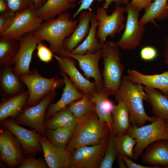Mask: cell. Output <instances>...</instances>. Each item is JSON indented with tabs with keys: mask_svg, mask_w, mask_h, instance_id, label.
Listing matches in <instances>:
<instances>
[{
	"mask_svg": "<svg viewBox=\"0 0 168 168\" xmlns=\"http://www.w3.org/2000/svg\"><path fill=\"white\" fill-rule=\"evenodd\" d=\"M40 142L45 161L49 168H69L70 152L55 147L45 136L41 135Z\"/></svg>",
	"mask_w": 168,
	"mask_h": 168,
	"instance_id": "obj_19",
	"label": "cell"
},
{
	"mask_svg": "<svg viewBox=\"0 0 168 168\" xmlns=\"http://www.w3.org/2000/svg\"><path fill=\"white\" fill-rule=\"evenodd\" d=\"M42 41L35 36L33 32L27 33L20 38L19 49L10 63L17 75H26L31 72L30 66L33 53L38 44Z\"/></svg>",
	"mask_w": 168,
	"mask_h": 168,
	"instance_id": "obj_14",
	"label": "cell"
},
{
	"mask_svg": "<svg viewBox=\"0 0 168 168\" xmlns=\"http://www.w3.org/2000/svg\"><path fill=\"white\" fill-rule=\"evenodd\" d=\"M92 95L85 94L80 99L72 102L67 107L77 119H83L96 112V105L92 100Z\"/></svg>",
	"mask_w": 168,
	"mask_h": 168,
	"instance_id": "obj_31",
	"label": "cell"
},
{
	"mask_svg": "<svg viewBox=\"0 0 168 168\" xmlns=\"http://www.w3.org/2000/svg\"><path fill=\"white\" fill-rule=\"evenodd\" d=\"M165 120L156 117L154 121L150 124L140 127L131 125L127 133L137 141L133 150V160H137L145 149L154 142L160 140L168 141V132L165 129Z\"/></svg>",
	"mask_w": 168,
	"mask_h": 168,
	"instance_id": "obj_5",
	"label": "cell"
},
{
	"mask_svg": "<svg viewBox=\"0 0 168 168\" xmlns=\"http://www.w3.org/2000/svg\"><path fill=\"white\" fill-rule=\"evenodd\" d=\"M125 77L131 82L149 88L157 89L165 95L168 94V71L155 75H146L133 69H129Z\"/></svg>",
	"mask_w": 168,
	"mask_h": 168,
	"instance_id": "obj_22",
	"label": "cell"
},
{
	"mask_svg": "<svg viewBox=\"0 0 168 168\" xmlns=\"http://www.w3.org/2000/svg\"><path fill=\"white\" fill-rule=\"evenodd\" d=\"M34 5L36 10L43 6L47 0H33Z\"/></svg>",
	"mask_w": 168,
	"mask_h": 168,
	"instance_id": "obj_47",
	"label": "cell"
},
{
	"mask_svg": "<svg viewBox=\"0 0 168 168\" xmlns=\"http://www.w3.org/2000/svg\"><path fill=\"white\" fill-rule=\"evenodd\" d=\"M115 142L118 153L133 159V147L136 140L127 133L116 135Z\"/></svg>",
	"mask_w": 168,
	"mask_h": 168,
	"instance_id": "obj_34",
	"label": "cell"
},
{
	"mask_svg": "<svg viewBox=\"0 0 168 168\" xmlns=\"http://www.w3.org/2000/svg\"><path fill=\"white\" fill-rule=\"evenodd\" d=\"M71 15L65 12L42 23L33 32L34 35L49 44V48L57 56H63L65 51L63 43L70 36L77 26L78 20L71 19Z\"/></svg>",
	"mask_w": 168,
	"mask_h": 168,
	"instance_id": "obj_2",
	"label": "cell"
},
{
	"mask_svg": "<svg viewBox=\"0 0 168 168\" xmlns=\"http://www.w3.org/2000/svg\"><path fill=\"white\" fill-rule=\"evenodd\" d=\"M115 101L124 100L129 112V119L132 126L140 127L146 121L151 123L156 117L149 116L146 113L143 105L145 93L143 86L133 83L125 76L123 77L119 89L114 96Z\"/></svg>",
	"mask_w": 168,
	"mask_h": 168,
	"instance_id": "obj_3",
	"label": "cell"
},
{
	"mask_svg": "<svg viewBox=\"0 0 168 168\" xmlns=\"http://www.w3.org/2000/svg\"><path fill=\"white\" fill-rule=\"evenodd\" d=\"M36 49V56L41 61L47 63L51 61L54 54L50 48L40 41L38 44Z\"/></svg>",
	"mask_w": 168,
	"mask_h": 168,
	"instance_id": "obj_38",
	"label": "cell"
},
{
	"mask_svg": "<svg viewBox=\"0 0 168 168\" xmlns=\"http://www.w3.org/2000/svg\"><path fill=\"white\" fill-rule=\"evenodd\" d=\"M59 70L65 72L75 87L84 94H93L96 91L95 82H91L84 77L76 67L77 61L68 57L54 55Z\"/></svg>",
	"mask_w": 168,
	"mask_h": 168,
	"instance_id": "obj_16",
	"label": "cell"
},
{
	"mask_svg": "<svg viewBox=\"0 0 168 168\" xmlns=\"http://www.w3.org/2000/svg\"><path fill=\"white\" fill-rule=\"evenodd\" d=\"M77 128V124L72 126L55 129L46 128V137L56 147L65 150L70 140Z\"/></svg>",
	"mask_w": 168,
	"mask_h": 168,
	"instance_id": "obj_30",
	"label": "cell"
},
{
	"mask_svg": "<svg viewBox=\"0 0 168 168\" xmlns=\"http://www.w3.org/2000/svg\"><path fill=\"white\" fill-rule=\"evenodd\" d=\"M74 58L84 72L87 79L92 78L94 80L96 91L99 92L103 90L104 83L102 76L99 68V62L102 58L101 50L93 54H86L83 55L73 54L66 51L63 56Z\"/></svg>",
	"mask_w": 168,
	"mask_h": 168,
	"instance_id": "obj_15",
	"label": "cell"
},
{
	"mask_svg": "<svg viewBox=\"0 0 168 168\" xmlns=\"http://www.w3.org/2000/svg\"><path fill=\"white\" fill-rule=\"evenodd\" d=\"M75 7V4L68 0H47L43 6L36 10V13L39 17L46 21Z\"/></svg>",
	"mask_w": 168,
	"mask_h": 168,
	"instance_id": "obj_27",
	"label": "cell"
},
{
	"mask_svg": "<svg viewBox=\"0 0 168 168\" xmlns=\"http://www.w3.org/2000/svg\"><path fill=\"white\" fill-rule=\"evenodd\" d=\"M93 13L91 10L81 12L78 16V23L73 33L66 39L63 47L66 51L71 53L86 38L89 32L91 20Z\"/></svg>",
	"mask_w": 168,
	"mask_h": 168,
	"instance_id": "obj_20",
	"label": "cell"
},
{
	"mask_svg": "<svg viewBox=\"0 0 168 168\" xmlns=\"http://www.w3.org/2000/svg\"><path fill=\"white\" fill-rule=\"evenodd\" d=\"M16 14L10 10L1 14L0 35L4 33L11 26L13 21Z\"/></svg>",
	"mask_w": 168,
	"mask_h": 168,
	"instance_id": "obj_40",
	"label": "cell"
},
{
	"mask_svg": "<svg viewBox=\"0 0 168 168\" xmlns=\"http://www.w3.org/2000/svg\"><path fill=\"white\" fill-rule=\"evenodd\" d=\"M165 129L166 131L168 132V120L166 121Z\"/></svg>",
	"mask_w": 168,
	"mask_h": 168,
	"instance_id": "obj_48",
	"label": "cell"
},
{
	"mask_svg": "<svg viewBox=\"0 0 168 168\" xmlns=\"http://www.w3.org/2000/svg\"><path fill=\"white\" fill-rule=\"evenodd\" d=\"M77 119L66 107L54 114L45 121V128L55 129L67 127L77 124Z\"/></svg>",
	"mask_w": 168,
	"mask_h": 168,
	"instance_id": "obj_32",
	"label": "cell"
},
{
	"mask_svg": "<svg viewBox=\"0 0 168 168\" xmlns=\"http://www.w3.org/2000/svg\"><path fill=\"white\" fill-rule=\"evenodd\" d=\"M164 62L168 65V36L166 38L164 46Z\"/></svg>",
	"mask_w": 168,
	"mask_h": 168,
	"instance_id": "obj_44",
	"label": "cell"
},
{
	"mask_svg": "<svg viewBox=\"0 0 168 168\" xmlns=\"http://www.w3.org/2000/svg\"><path fill=\"white\" fill-rule=\"evenodd\" d=\"M69 1L72 3L74 4V3L77 0H68Z\"/></svg>",
	"mask_w": 168,
	"mask_h": 168,
	"instance_id": "obj_50",
	"label": "cell"
},
{
	"mask_svg": "<svg viewBox=\"0 0 168 168\" xmlns=\"http://www.w3.org/2000/svg\"><path fill=\"white\" fill-rule=\"evenodd\" d=\"M60 71L64 80L65 87L60 99L55 103H51L48 106L44 116L45 121L57 112L67 107L72 102L80 99L84 94L75 87L65 72L61 70Z\"/></svg>",
	"mask_w": 168,
	"mask_h": 168,
	"instance_id": "obj_18",
	"label": "cell"
},
{
	"mask_svg": "<svg viewBox=\"0 0 168 168\" xmlns=\"http://www.w3.org/2000/svg\"><path fill=\"white\" fill-rule=\"evenodd\" d=\"M0 122L1 127L9 129L17 138L23 149L25 157L30 154L36 156L43 151L40 142L41 134L34 129H26L15 121L14 118L8 117Z\"/></svg>",
	"mask_w": 168,
	"mask_h": 168,
	"instance_id": "obj_10",
	"label": "cell"
},
{
	"mask_svg": "<svg viewBox=\"0 0 168 168\" xmlns=\"http://www.w3.org/2000/svg\"><path fill=\"white\" fill-rule=\"evenodd\" d=\"M24 155L22 146L16 137L8 129H0V158L9 168L18 167Z\"/></svg>",
	"mask_w": 168,
	"mask_h": 168,
	"instance_id": "obj_13",
	"label": "cell"
},
{
	"mask_svg": "<svg viewBox=\"0 0 168 168\" xmlns=\"http://www.w3.org/2000/svg\"><path fill=\"white\" fill-rule=\"evenodd\" d=\"M29 97L27 89L12 97L2 98L0 104V121L8 117L19 116L26 105Z\"/></svg>",
	"mask_w": 168,
	"mask_h": 168,
	"instance_id": "obj_23",
	"label": "cell"
},
{
	"mask_svg": "<svg viewBox=\"0 0 168 168\" xmlns=\"http://www.w3.org/2000/svg\"><path fill=\"white\" fill-rule=\"evenodd\" d=\"M154 0H132L129 4L133 9L141 11L146 8Z\"/></svg>",
	"mask_w": 168,
	"mask_h": 168,
	"instance_id": "obj_42",
	"label": "cell"
},
{
	"mask_svg": "<svg viewBox=\"0 0 168 168\" xmlns=\"http://www.w3.org/2000/svg\"><path fill=\"white\" fill-rule=\"evenodd\" d=\"M122 157L128 168H156L154 166H143L136 163L129 157L121 155Z\"/></svg>",
	"mask_w": 168,
	"mask_h": 168,
	"instance_id": "obj_43",
	"label": "cell"
},
{
	"mask_svg": "<svg viewBox=\"0 0 168 168\" xmlns=\"http://www.w3.org/2000/svg\"><path fill=\"white\" fill-rule=\"evenodd\" d=\"M90 29L88 35L85 39L71 53L78 55H83L86 54H93L101 50L102 44L99 42L96 37L98 23L95 13H93L91 21Z\"/></svg>",
	"mask_w": 168,
	"mask_h": 168,
	"instance_id": "obj_28",
	"label": "cell"
},
{
	"mask_svg": "<svg viewBox=\"0 0 168 168\" xmlns=\"http://www.w3.org/2000/svg\"><path fill=\"white\" fill-rule=\"evenodd\" d=\"M19 77L28 89L29 97L26 105L28 107L36 105L47 94L65 84L63 78L58 76L45 78L36 69L30 74Z\"/></svg>",
	"mask_w": 168,
	"mask_h": 168,
	"instance_id": "obj_7",
	"label": "cell"
},
{
	"mask_svg": "<svg viewBox=\"0 0 168 168\" xmlns=\"http://www.w3.org/2000/svg\"><path fill=\"white\" fill-rule=\"evenodd\" d=\"M156 49L151 46H146L140 50V54L141 59L145 61H151L155 59L157 56Z\"/></svg>",
	"mask_w": 168,
	"mask_h": 168,
	"instance_id": "obj_41",
	"label": "cell"
},
{
	"mask_svg": "<svg viewBox=\"0 0 168 168\" xmlns=\"http://www.w3.org/2000/svg\"><path fill=\"white\" fill-rule=\"evenodd\" d=\"M118 102L112 112V129L116 135L127 133L131 126L129 110L126 103L124 100H120Z\"/></svg>",
	"mask_w": 168,
	"mask_h": 168,
	"instance_id": "obj_26",
	"label": "cell"
},
{
	"mask_svg": "<svg viewBox=\"0 0 168 168\" xmlns=\"http://www.w3.org/2000/svg\"><path fill=\"white\" fill-rule=\"evenodd\" d=\"M168 0H154L145 9L144 14L139 21V24L144 26L149 22L153 23L156 26L155 20H165L168 17L167 8Z\"/></svg>",
	"mask_w": 168,
	"mask_h": 168,
	"instance_id": "obj_29",
	"label": "cell"
},
{
	"mask_svg": "<svg viewBox=\"0 0 168 168\" xmlns=\"http://www.w3.org/2000/svg\"><path fill=\"white\" fill-rule=\"evenodd\" d=\"M129 0H122L123 4L126 5L129 3Z\"/></svg>",
	"mask_w": 168,
	"mask_h": 168,
	"instance_id": "obj_49",
	"label": "cell"
},
{
	"mask_svg": "<svg viewBox=\"0 0 168 168\" xmlns=\"http://www.w3.org/2000/svg\"><path fill=\"white\" fill-rule=\"evenodd\" d=\"M18 168H49L44 159L41 156L36 159L32 155H28L23 159Z\"/></svg>",
	"mask_w": 168,
	"mask_h": 168,
	"instance_id": "obj_37",
	"label": "cell"
},
{
	"mask_svg": "<svg viewBox=\"0 0 168 168\" xmlns=\"http://www.w3.org/2000/svg\"><path fill=\"white\" fill-rule=\"evenodd\" d=\"M43 21L37 15L36 9L33 5L23 11L16 13L11 26L0 36L19 40L24 35L35 31Z\"/></svg>",
	"mask_w": 168,
	"mask_h": 168,
	"instance_id": "obj_12",
	"label": "cell"
},
{
	"mask_svg": "<svg viewBox=\"0 0 168 168\" xmlns=\"http://www.w3.org/2000/svg\"><path fill=\"white\" fill-rule=\"evenodd\" d=\"M57 94L55 89L47 94L36 105L30 107L26 105L20 114L14 119L21 125L27 126L46 136L44 116L49 105Z\"/></svg>",
	"mask_w": 168,
	"mask_h": 168,
	"instance_id": "obj_8",
	"label": "cell"
},
{
	"mask_svg": "<svg viewBox=\"0 0 168 168\" xmlns=\"http://www.w3.org/2000/svg\"><path fill=\"white\" fill-rule=\"evenodd\" d=\"M115 136L112 128L111 129L106 151L98 168L112 167L118 154L116 147Z\"/></svg>",
	"mask_w": 168,
	"mask_h": 168,
	"instance_id": "obj_35",
	"label": "cell"
},
{
	"mask_svg": "<svg viewBox=\"0 0 168 168\" xmlns=\"http://www.w3.org/2000/svg\"><path fill=\"white\" fill-rule=\"evenodd\" d=\"M142 161L159 168L168 167V141H155L148 146L141 155Z\"/></svg>",
	"mask_w": 168,
	"mask_h": 168,
	"instance_id": "obj_21",
	"label": "cell"
},
{
	"mask_svg": "<svg viewBox=\"0 0 168 168\" xmlns=\"http://www.w3.org/2000/svg\"><path fill=\"white\" fill-rule=\"evenodd\" d=\"M125 8L123 6H116L113 12L110 15L107 13V9L102 6H97L95 13L98 23L96 37L99 42L103 44L108 37L114 38L116 34H120L124 29L125 20L124 16Z\"/></svg>",
	"mask_w": 168,
	"mask_h": 168,
	"instance_id": "obj_6",
	"label": "cell"
},
{
	"mask_svg": "<svg viewBox=\"0 0 168 168\" xmlns=\"http://www.w3.org/2000/svg\"><path fill=\"white\" fill-rule=\"evenodd\" d=\"M166 97H167V98L168 99V94L167 95H166Z\"/></svg>",
	"mask_w": 168,
	"mask_h": 168,
	"instance_id": "obj_51",
	"label": "cell"
},
{
	"mask_svg": "<svg viewBox=\"0 0 168 168\" xmlns=\"http://www.w3.org/2000/svg\"><path fill=\"white\" fill-rule=\"evenodd\" d=\"M145 100L152 107V111L156 117L168 120V99L157 89L143 86Z\"/></svg>",
	"mask_w": 168,
	"mask_h": 168,
	"instance_id": "obj_24",
	"label": "cell"
},
{
	"mask_svg": "<svg viewBox=\"0 0 168 168\" xmlns=\"http://www.w3.org/2000/svg\"><path fill=\"white\" fill-rule=\"evenodd\" d=\"M166 7H167V8L168 9V3H167Z\"/></svg>",
	"mask_w": 168,
	"mask_h": 168,
	"instance_id": "obj_52",
	"label": "cell"
},
{
	"mask_svg": "<svg viewBox=\"0 0 168 168\" xmlns=\"http://www.w3.org/2000/svg\"><path fill=\"white\" fill-rule=\"evenodd\" d=\"M110 132L106 122L93 112L83 119H77L76 129L66 150L70 153L80 147L99 144L108 140Z\"/></svg>",
	"mask_w": 168,
	"mask_h": 168,
	"instance_id": "obj_1",
	"label": "cell"
},
{
	"mask_svg": "<svg viewBox=\"0 0 168 168\" xmlns=\"http://www.w3.org/2000/svg\"><path fill=\"white\" fill-rule=\"evenodd\" d=\"M19 40L0 36V65L10 64L19 49Z\"/></svg>",
	"mask_w": 168,
	"mask_h": 168,
	"instance_id": "obj_33",
	"label": "cell"
},
{
	"mask_svg": "<svg viewBox=\"0 0 168 168\" xmlns=\"http://www.w3.org/2000/svg\"><path fill=\"white\" fill-rule=\"evenodd\" d=\"M119 48L113 40L107 41L101 49L103 64V90L109 96H114L120 87L125 67L121 61Z\"/></svg>",
	"mask_w": 168,
	"mask_h": 168,
	"instance_id": "obj_4",
	"label": "cell"
},
{
	"mask_svg": "<svg viewBox=\"0 0 168 168\" xmlns=\"http://www.w3.org/2000/svg\"><path fill=\"white\" fill-rule=\"evenodd\" d=\"M124 8L127 14L124 30L116 44L122 49L133 50L140 45L146 28L139 23V11L133 9L129 3Z\"/></svg>",
	"mask_w": 168,
	"mask_h": 168,
	"instance_id": "obj_9",
	"label": "cell"
},
{
	"mask_svg": "<svg viewBox=\"0 0 168 168\" xmlns=\"http://www.w3.org/2000/svg\"><path fill=\"white\" fill-rule=\"evenodd\" d=\"M11 11L15 13L34 5L33 0H6Z\"/></svg>",
	"mask_w": 168,
	"mask_h": 168,
	"instance_id": "obj_39",
	"label": "cell"
},
{
	"mask_svg": "<svg viewBox=\"0 0 168 168\" xmlns=\"http://www.w3.org/2000/svg\"><path fill=\"white\" fill-rule=\"evenodd\" d=\"M108 140L94 145L83 146L70 153L69 168H98L104 156Z\"/></svg>",
	"mask_w": 168,
	"mask_h": 168,
	"instance_id": "obj_11",
	"label": "cell"
},
{
	"mask_svg": "<svg viewBox=\"0 0 168 168\" xmlns=\"http://www.w3.org/2000/svg\"><path fill=\"white\" fill-rule=\"evenodd\" d=\"M6 0H0V13L2 14L10 11Z\"/></svg>",
	"mask_w": 168,
	"mask_h": 168,
	"instance_id": "obj_45",
	"label": "cell"
},
{
	"mask_svg": "<svg viewBox=\"0 0 168 168\" xmlns=\"http://www.w3.org/2000/svg\"><path fill=\"white\" fill-rule=\"evenodd\" d=\"M109 96L104 90L99 92L96 91L92 95V100L95 104V111L99 118L106 122L111 129L113 124L112 112L115 105Z\"/></svg>",
	"mask_w": 168,
	"mask_h": 168,
	"instance_id": "obj_25",
	"label": "cell"
},
{
	"mask_svg": "<svg viewBox=\"0 0 168 168\" xmlns=\"http://www.w3.org/2000/svg\"><path fill=\"white\" fill-rule=\"evenodd\" d=\"M26 86L14 72L11 64L0 65V94L2 98L19 95L26 90Z\"/></svg>",
	"mask_w": 168,
	"mask_h": 168,
	"instance_id": "obj_17",
	"label": "cell"
},
{
	"mask_svg": "<svg viewBox=\"0 0 168 168\" xmlns=\"http://www.w3.org/2000/svg\"><path fill=\"white\" fill-rule=\"evenodd\" d=\"M116 159L117 160L118 166L119 168H127V167L121 155L118 153L117 157Z\"/></svg>",
	"mask_w": 168,
	"mask_h": 168,
	"instance_id": "obj_46",
	"label": "cell"
},
{
	"mask_svg": "<svg viewBox=\"0 0 168 168\" xmlns=\"http://www.w3.org/2000/svg\"><path fill=\"white\" fill-rule=\"evenodd\" d=\"M95 0H79L77 2L80 6L77 10L72 16V19L75 18L82 11L90 10V7L92 3ZM98 2H102L103 0H96ZM105 2L102 5L103 7L107 9L111 4L114 2L116 6H121L123 4L122 0H104Z\"/></svg>",
	"mask_w": 168,
	"mask_h": 168,
	"instance_id": "obj_36",
	"label": "cell"
}]
</instances>
